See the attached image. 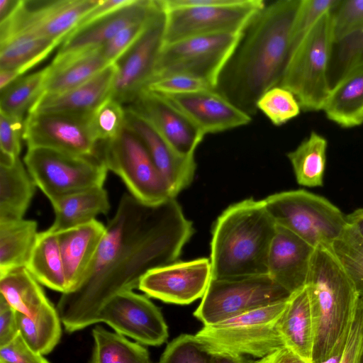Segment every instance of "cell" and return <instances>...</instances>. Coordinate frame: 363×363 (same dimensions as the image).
Instances as JSON below:
<instances>
[{"mask_svg": "<svg viewBox=\"0 0 363 363\" xmlns=\"http://www.w3.org/2000/svg\"><path fill=\"white\" fill-rule=\"evenodd\" d=\"M20 0H0V22L4 21L15 11Z\"/></svg>", "mask_w": 363, "mask_h": 363, "instance_id": "obj_56", "label": "cell"}, {"mask_svg": "<svg viewBox=\"0 0 363 363\" xmlns=\"http://www.w3.org/2000/svg\"><path fill=\"white\" fill-rule=\"evenodd\" d=\"M157 6V0H134L72 31L62 42L55 57H68L101 47L127 26L147 20Z\"/></svg>", "mask_w": 363, "mask_h": 363, "instance_id": "obj_20", "label": "cell"}, {"mask_svg": "<svg viewBox=\"0 0 363 363\" xmlns=\"http://www.w3.org/2000/svg\"><path fill=\"white\" fill-rule=\"evenodd\" d=\"M212 356L195 335L182 334L167 345L158 363H211Z\"/></svg>", "mask_w": 363, "mask_h": 363, "instance_id": "obj_41", "label": "cell"}, {"mask_svg": "<svg viewBox=\"0 0 363 363\" xmlns=\"http://www.w3.org/2000/svg\"><path fill=\"white\" fill-rule=\"evenodd\" d=\"M335 45L337 46L339 77L347 67L363 60V30L347 37Z\"/></svg>", "mask_w": 363, "mask_h": 363, "instance_id": "obj_48", "label": "cell"}, {"mask_svg": "<svg viewBox=\"0 0 363 363\" xmlns=\"http://www.w3.org/2000/svg\"><path fill=\"white\" fill-rule=\"evenodd\" d=\"M277 330L284 346L313 363L314 323L306 286L290 296Z\"/></svg>", "mask_w": 363, "mask_h": 363, "instance_id": "obj_26", "label": "cell"}, {"mask_svg": "<svg viewBox=\"0 0 363 363\" xmlns=\"http://www.w3.org/2000/svg\"><path fill=\"white\" fill-rule=\"evenodd\" d=\"M158 7L132 45L115 62L116 72L111 97L130 104L152 82L164 45L165 13Z\"/></svg>", "mask_w": 363, "mask_h": 363, "instance_id": "obj_14", "label": "cell"}, {"mask_svg": "<svg viewBox=\"0 0 363 363\" xmlns=\"http://www.w3.org/2000/svg\"><path fill=\"white\" fill-rule=\"evenodd\" d=\"M92 113H28L23 130L27 148H49L77 155H97L99 142L91 128Z\"/></svg>", "mask_w": 363, "mask_h": 363, "instance_id": "obj_15", "label": "cell"}, {"mask_svg": "<svg viewBox=\"0 0 363 363\" xmlns=\"http://www.w3.org/2000/svg\"><path fill=\"white\" fill-rule=\"evenodd\" d=\"M291 295L269 274L211 279L194 315L203 325H212L286 301Z\"/></svg>", "mask_w": 363, "mask_h": 363, "instance_id": "obj_12", "label": "cell"}, {"mask_svg": "<svg viewBox=\"0 0 363 363\" xmlns=\"http://www.w3.org/2000/svg\"><path fill=\"white\" fill-rule=\"evenodd\" d=\"M327 147V140L311 131L295 150L287 154L300 185L307 187L323 185Z\"/></svg>", "mask_w": 363, "mask_h": 363, "instance_id": "obj_35", "label": "cell"}, {"mask_svg": "<svg viewBox=\"0 0 363 363\" xmlns=\"http://www.w3.org/2000/svg\"><path fill=\"white\" fill-rule=\"evenodd\" d=\"M125 127V109L111 96L92 113L91 128L98 142L116 138Z\"/></svg>", "mask_w": 363, "mask_h": 363, "instance_id": "obj_40", "label": "cell"}, {"mask_svg": "<svg viewBox=\"0 0 363 363\" xmlns=\"http://www.w3.org/2000/svg\"><path fill=\"white\" fill-rule=\"evenodd\" d=\"M128 107L145 119L179 154L194 155L204 138L158 93L143 89Z\"/></svg>", "mask_w": 363, "mask_h": 363, "instance_id": "obj_19", "label": "cell"}, {"mask_svg": "<svg viewBox=\"0 0 363 363\" xmlns=\"http://www.w3.org/2000/svg\"><path fill=\"white\" fill-rule=\"evenodd\" d=\"M331 11L325 13L291 53L281 86L294 94L301 110H323L331 90L329 65L335 47Z\"/></svg>", "mask_w": 363, "mask_h": 363, "instance_id": "obj_5", "label": "cell"}, {"mask_svg": "<svg viewBox=\"0 0 363 363\" xmlns=\"http://www.w3.org/2000/svg\"><path fill=\"white\" fill-rule=\"evenodd\" d=\"M329 249L363 296V238L354 226L347 223L342 233Z\"/></svg>", "mask_w": 363, "mask_h": 363, "instance_id": "obj_38", "label": "cell"}, {"mask_svg": "<svg viewBox=\"0 0 363 363\" xmlns=\"http://www.w3.org/2000/svg\"><path fill=\"white\" fill-rule=\"evenodd\" d=\"M339 0H301L291 27L290 55L305 35ZM290 56V55H289Z\"/></svg>", "mask_w": 363, "mask_h": 363, "instance_id": "obj_42", "label": "cell"}, {"mask_svg": "<svg viewBox=\"0 0 363 363\" xmlns=\"http://www.w3.org/2000/svg\"><path fill=\"white\" fill-rule=\"evenodd\" d=\"M37 222L24 218L0 222V275L26 267L39 232Z\"/></svg>", "mask_w": 363, "mask_h": 363, "instance_id": "obj_31", "label": "cell"}, {"mask_svg": "<svg viewBox=\"0 0 363 363\" xmlns=\"http://www.w3.org/2000/svg\"><path fill=\"white\" fill-rule=\"evenodd\" d=\"M134 0H100V2L97 5L81 18L73 30L79 29L124 6L130 4Z\"/></svg>", "mask_w": 363, "mask_h": 363, "instance_id": "obj_51", "label": "cell"}, {"mask_svg": "<svg viewBox=\"0 0 363 363\" xmlns=\"http://www.w3.org/2000/svg\"><path fill=\"white\" fill-rule=\"evenodd\" d=\"M276 222L314 248H328L343 232L346 216L325 198L301 189L264 199Z\"/></svg>", "mask_w": 363, "mask_h": 363, "instance_id": "obj_8", "label": "cell"}, {"mask_svg": "<svg viewBox=\"0 0 363 363\" xmlns=\"http://www.w3.org/2000/svg\"><path fill=\"white\" fill-rule=\"evenodd\" d=\"M51 204L55 220L49 228L56 233L89 223L110 209L108 196L104 186L67 196Z\"/></svg>", "mask_w": 363, "mask_h": 363, "instance_id": "obj_29", "label": "cell"}, {"mask_svg": "<svg viewBox=\"0 0 363 363\" xmlns=\"http://www.w3.org/2000/svg\"><path fill=\"white\" fill-rule=\"evenodd\" d=\"M323 111L342 128L363 123V60L347 67L331 86Z\"/></svg>", "mask_w": 363, "mask_h": 363, "instance_id": "obj_25", "label": "cell"}, {"mask_svg": "<svg viewBox=\"0 0 363 363\" xmlns=\"http://www.w3.org/2000/svg\"><path fill=\"white\" fill-rule=\"evenodd\" d=\"M94 348L89 363H151L148 350L138 342L101 325L92 330Z\"/></svg>", "mask_w": 363, "mask_h": 363, "instance_id": "obj_36", "label": "cell"}, {"mask_svg": "<svg viewBox=\"0 0 363 363\" xmlns=\"http://www.w3.org/2000/svg\"><path fill=\"white\" fill-rule=\"evenodd\" d=\"M100 48L65 57H55L45 91V94H60L77 87L111 65Z\"/></svg>", "mask_w": 363, "mask_h": 363, "instance_id": "obj_28", "label": "cell"}, {"mask_svg": "<svg viewBox=\"0 0 363 363\" xmlns=\"http://www.w3.org/2000/svg\"><path fill=\"white\" fill-rule=\"evenodd\" d=\"M36 187L20 157L0 155V222L23 219Z\"/></svg>", "mask_w": 363, "mask_h": 363, "instance_id": "obj_27", "label": "cell"}, {"mask_svg": "<svg viewBox=\"0 0 363 363\" xmlns=\"http://www.w3.org/2000/svg\"><path fill=\"white\" fill-rule=\"evenodd\" d=\"M363 350V306L359 298L355 319L338 363H361Z\"/></svg>", "mask_w": 363, "mask_h": 363, "instance_id": "obj_47", "label": "cell"}, {"mask_svg": "<svg viewBox=\"0 0 363 363\" xmlns=\"http://www.w3.org/2000/svg\"><path fill=\"white\" fill-rule=\"evenodd\" d=\"M18 335L16 311L0 296V347L10 343Z\"/></svg>", "mask_w": 363, "mask_h": 363, "instance_id": "obj_50", "label": "cell"}, {"mask_svg": "<svg viewBox=\"0 0 363 363\" xmlns=\"http://www.w3.org/2000/svg\"><path fill=\"white\" fill-rule=\"evenodd\" d=\"M100 0H57L20 2L0 23V43L12 37L30 35L62 43L81 18Z\"/></svg>", "mask_w": 363, "mask_h": 363, "instance_id": "obj_13", "label": "cell"}, {"mask_svg": "<svg viewBox=\"0 0 363 363\" xmlns=\"http://www.w3.org/2000/svg\"><path fill=\"white\" fill-rule=\"evenodd\" d=\"M21 77L17 70L0 69V89H4Z\"/></svg>", "mask_w": 363, "mask_h": 363, "instance_id": "obj_54", "label": "cell"}, {"mask_svg": "<svg viewBox=\"0 0 363 363\" xmlns=\"http://www.w3.org/2000/svg\"><path fill=\"white\" fill-rule=\"evenodd\" d=\"M26 268L48 288L62 294L69 291L58 235L50 228L38 233Z\"/></svg>", "mask_w": 363, "mask_h": 363, "instance_id": "obj_30", "label": "cell"}, {"mask_svg": "<svg viewBox=\"0 0 363 363\" xmlns=\"http://www.w3.org/2000/svg\"><path fill=\"white\" fill-rule=\"evenodd\" d=\"M146 89L162 94H182L215 89L207 82L184 74H174L157 79Z\"/></svg>", "mask_w": 363, "mask_h": 363, "instance_id": "obj_44", "label": "cell"}, {"mask_svg": "<svg viewBox=\"0 0 363 363\" xmlns=\"http://www.w3.org/2000/svg\"><path fill=\"white\" fill-rule=\"evenodd\" d=\"M315 248L277 225L267 258V274L291 294L306 286Z\"/></svg>", "mask_w": 363, "mask_h": 363, "instance_id": "obj_22", "label": "cell"}, {"mask_svg": "<svg viewBox=\"0 0 363 363\" xmlns=\"http://www.w3.org/2000/svg\"><path fill=\"white\" fill-rule=\"evenodd\" d=\"M335 43L363 30V0H339L331 11Z\"/></svg>", "mask_w": 363, "mask_h": 363, "instance_id": "obj_43", "label": "cell"}, {"mask_svg": "<svg viewBox=\"0 0 363 363\" xmlns=\"http://www.w3.org/2000/svg\"><path fill=\"white\" fill-rule=\"evenodd\" d=\"M360 301L362 302V306H363V296H359ZM363 363V350H362V362Z\"/></svg>", "mask_w": 363, "mask_h": 363, "instance_id": "obj_57", "label": "cell"}, {"mask_svg": "<svg viewBox=\"0 0 363 363\" xmlns=\"http://www.w3.org/2000/svg\"><path fill=\"white\" fill-rule=\"evenodd\" d=\"M287 301L288 299L203 325L195 335L212 354L228 352L262 358L284 346L277 323Z\"/></svg>", "mask_w": 363, "mask_h": 363, "instance_id": "obj_7", "label": "cell"}, {"mask_svg": "<svg viewBox=\"0 0 363 363\" xmlns=\"http://www.w3.org/2000/svg\"><path fill=\"white\" fill-rule=\"evenodd\" d=\"M25 119L0 112L1 155L9 159L19 157L23 140Z\"/></svg>", "mask_w": 363, "mask_h": 363, "instance_id": "obj_45", "label": "cell"}, {"mask_svg": "<svg viewBox=\"0 0 363 363\" xmlns=\"http://www.w3.org/2000/svg\"><path fill=\"white\" fill-rule=\"evenodd\" d=\"M150 18L145 21L127 26L100 48L104 57L109 64L115 63L132 45L144 30Z\"/></svg>", "mask_w": 363, "mask_h": 363, "instance_id": "obj_46", "label": "cell"}, {"mask_svg": "<svg viewBox=\"0 0 363 363\" xmlns=\"http://www.w3.org/2000/svg\"><path fill=\"white\" fill-rule=\"evenodd\" d=\"M97 155L141 202L157 204L174 198L145 145L128 128L113 140L99 142Z\"/></svg>", "mask_w": 363, "mask_h": 363, "instance_id": "obj_11", "label": "cell"}, {"mask_svg": "<svg viewBox=\"0 0 363 363\" xmlns=\"http://www.w3.org/2000/svg\"><path fill=\"white\" fill-rule=\"evenodd\" d=\"M23 162L51 203L104 186L108 169L98 155H77L44 147L27 148Z\"/></svg>", "mask_w": 363, "mask_h": 363, "instance_id": "obj_9", "label": "cell"}, {"mask_svg": "<svg viewBox=\"0 0 363 363\" xmlns=\"http://www.w3.org/2000/svg\"><path fill=\"white\" fill-rule=\"evenodd\" d=\"M165 13L164 45L193 37L244 31L262 0H158Z\"/></svg>", "mask_w": 363, "mask_h": 363, "instance_id": "obj_6", "label": "cell"}, {"mask_svg": "<svg viewBox=\"0 0 363 363\" xmlns=\"http://www.w3.org/2000/svg\"><path fill=\"white\" fill-rule=\"evenodd\" d=\"M300 1L265 4L245 29L220 74L216 90L250 116L257 112L261 96L280 84Z\"/></svg>", "mask_w": 363, "mask_h": 363, "instance_id": "obj_2", "label": "cell"}, {"mask_svg": "<svg viewBox=\"0 0 363 363\" xmlns=\"http://www.w3.org/2000/svg\"><path fill=\"white\" fill-rule=\"evenodd\" d=\"M347 222L356 228L363 238V208H358L346 216Z\"/></svg>", "mask_w": 363, "mask_h": 363, "instance_id": "obj_55", "label": "cell"}, {"mask_svg": "<svg viewBox=\"0 0 363 363\" xmlns=\"http://www.w3.org/2000/svg\"><path fill=\"white\" fill-rule=\"evenodd\" d=\"M125 109V127L142 141L175 198L193 180L196 169L194 155L179 154L145 119L128 107Z\"/></svg>", "mask_w": 363, "mask_h": 363, "instance_id": "obj_21", "label": "cell"}, {"mask_svg": "<svg viewBox=\"0 0 363 363\" xmlns=\"http://www.w3.org/2000/svg\"><path fill=\"white\" fill-rule=\"evenodd\" d=\"M51 72L50 65L34 73L22 76L1 90L2 113L24 119L34 104L44 93Z\"/></svg>", "mask_w": 363, "mask_h": 363, "instance_id": "obj_37", "label": "cell"}, {"mask_svg": "<svg viewBox=\"0 0 363 363\" xmlns=\"http://www.w3.org/2000/svg\"><path fill=\"white\" fill-rule=\"evenodd\" d=\"M243 32L201 35L164 45L152 82L170 74H184L203 79L216 89Z\"/></svg>", "mask_w": 363, "mask_h": 363, "instance_id": "obj_10", "label": "cell"}, {"mask_svg": "<svg viewBox=\"0 0 363 363\" xmlns=\"http://www.w3.org/2000/svg\"><path fill=\"white\" fill-rule=\"evenodd\" d=\"M257 111L263 113L274 125H282L296 118L301 112L300 104L292 92L281 86H274L258 99Z\"/></svg>", "mask_w": 363, "mask_h": 363, "instance_id": "obj_39", "label": "cell"}, {"mask_svg": "<svg viewBox=\"0 0 363 363\" xmlns=\"http://www.w3.org/2000/svg\"><path fill=\"white\" fill-rule=\"evenodd\" d=\"M61 43L30 35L12 37L0 43V69H15L23 76Z\"/></svg>", "mask_w": 363, "mask_h": 363, "instance_id": "obj_33", "label": "cell"}, {"mask_svg": "<svg viewBox=\"0 0 363 363\" xmlns=\"http://www.w3.org/2000/svg\"><path fill=\"white\" fill-rule=\"evenodd\" d=\"M105 233L106 226L96 219L57 232L69 284L68 292L74 290L84 279L95 259Z\"/></svg>", "mask_w": 363, "mask_h": 363, "instance_id": "obj_24", "label": "cell"}, {"mask_svg": "<svg viewBox=\"0 0 363 363\" xmlns=\"http://www.w3.org/2000/svg\"><path fill=\"white\" fill-rule=\"evenodd\" d=\"M277 228L264 200L250 198L229 206L212 230V279L268 274V254Z\"/></svg>", "mask_w": 363, "mask_h": 363, "instance_id": "obj_3", "label": "cell"}, {"mask_svg": "<svg viewBox=\"0 0 363 363\" xmlns=\"http://www.w3.org/2000/svg\"><path fill=\"white\" fill-rule=\"evenodd\" d=\"M0 363H50L34 352L20 334L10 343L0 347Z\"/></svg>", "mask_w": 363, "mask_h": 363, "instance_id": "obj_49", "label": "cell"}, {"mask_svg": "<svg viewBox=\"0 0 363 363\" xmlns=\"http://www.w3.org/2000/svg\"><path fill=\"white\" fill-rule=\"evenodd\" d=\"M136 342L160 346L168 338V326L160 309L147 296L125 291L108 300L101 308L98 323Z\"/></svg>", "mask_w": 363, "mask_h": 363, "instance_id": "obj_16", "label": "cell"}, {"mask_svg": "<svg viewBox=\"0 0 363 363\" xmlns=\"http://www.w3.org/2000/svg\"><path fill=\"white\" fill-rule=\"evenodd\" d=\"M253 363H313L308 362L286 346H283Z\"/></svg>", "mask_w": 363, "mask_h": 363, "instance_id": "obj_52", "label": "cell"}, {"mask_svg": "<svg viewBox=\"0 0 363 363\" xmlns=\"http://www.w3.org/2000/svg\"><path fill=\"white\" fill-rule=\"evenodd\" d=\"M1 295L17 312L31 317L49 301L40 283L26 268L0 275Z\"/></svg>", "mask_w": 363, "mask_h": 363, "instance_id": "obj_34", "label": "cell"}, {"mask_svg": "<svg viewBox=\"0 0 363 363\" xmlns=\"http://www.w3.org/2000/svg\"><path fill=\"white\" fill-rule=\"evenodd\" d=\"M211 363H247L242 355L228 353H213Z\"/></svg>", "mask_w": 363, "mask_h": 363, "instance_id": "obj_53", "label": "cell"}, {"mask_svg": "<svg viewBox=\"0 0 363 363\" xmlns=\"http://www.w3.org/2000/svg\"><path fill=\"white\" fill-rule=\"evenodd\" d=\"M193 233L175 198L147 204L123 194L84 279L59 299L57 310L66 331L98 323L108 300L138 289L150 271L177 262Z\"/></svg>", "mask_w": 363, "mask_h": 363, "instance_id": "obj_1", "label": "cell"}, {"mask_svg": "<svg viewBox=\"0 0 363 363\" xmlns=\"http://www.w3.org/2000/svg\"><path fill=\"white\" fill-rule=\"evenodd\" d=\"M211 279L210 259L200 258L155 268L142 278L138 289L164 302L186 305L204 296Z\"/></svg>", "mask_w": 363, "mask_h": 363, "instance_id": "obj_17", "label": "cell"}, {"mask_svg": "<svg viewBox=\"0 0 363 363\" xmlns=\"http://www.w3.org/2000/svg\"><path fill=\"white\" fill-rule=\"evenodd\" d=\"M306 288L314 323L313 363H338L359 295L329 247L315 250Z\"/></svg>", "mask_w": 363, "mask_h": 363, "instance_id": "obj_4", "label": "cell"}, {"mask_svg": "<svg viewBox=\"0 0 363 363\" xmlns=\"http://www.w3.org/2000/svg\"><path fill=\"white\" fill-rule=\"evenodd\" d=\"M160 94L204 136L247 125L252 119L216 89Z\"/></svg>", "mask_w": 363, "mask_h": 363, "instance_id": "obj_18", "label": "cell"}, {"mask_svg": "<svg viewBox=\"0 0 363 363\" xmlns=\"http://www.w3.org/2000/svg\"><path fill=\"white\" fill-rule=\"evenodd\" d=\"M116 72V67L113 63L70 90L55 94H43L28 113H92L111 96Z\"/></svg>", "mask_w": 363, "mask_h": 363, "instance_id": "obj_23", "label": "cell"}, {"mask_svg": "<svg viewBox=\"0 0 363 363\" xmlns=\"http://www.w3.org/2000/svg\"><path fill=\"white\" fill-rule=\"evenodd\" d=\"M19 334L34 352L50 353L62 335L61 319L57 308L48 301L34 315L29 317L16 311Z\"/></svg>", "mask_w": 363, "mask_h": 363, "instance_id": "obj_32", "label": "cell"}]
</instances>
